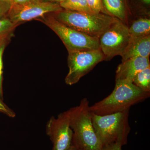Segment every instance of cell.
I'll return each mask as SVG.
<instances>
[{
  "label": "cell",
  "instance_id": "9a60e30c",
  "mask_svg": "<svg viewBox=\"0 0 150 150\" xmlns=\"http://www.w3.org/2000/svg\"><path fill=\"white\" fill-rule=\"evenodd\" d=\"M133 83L143 90L150 91V67L137 74L134 76Z\"/></svg>",
  "mask_w": 150,
  "mask_h": 150
},
{
  "label": "cell",
  "instance_id": "52a82bcc",
  "mask_svg": "<svg viewBox=\"0 0 150 150\" xmlns=\"http://www.w3.org/2000/svg\"><path fill=\"white\" fill-rule=\"evenodd\" d=\"M129 27L117 19L99 38L100 47L105 60L109 61L116 56H121L130 39Z\"/></svg>",
  "mask_w": 150,
  "mask_h": 150
},
{
  "label": "cell",
  "instance_id": "5b68a950",
  "mask_svg": "<svg viewBox=\"0 0 150 150\" xmlns=\"http://www.w3.org/2000/svg\"><path fill=\"white\" fill-rule=\"evenodd\" d=\"M46 25L58 35L68 52L100 49L99 38L73 29L60 22L51 13L37 19Z\"/></svg>",
  "mask_w": 150,
  "mask_h": 150
},
{
  "label": "cell",
  "instance_id": "9c48e42d",
  "mask_svg": "<svg viewBox=\"0 0 150 150\" xmlns=\"http://www.w3.org/2000/svg\"><path fill=\"white\" fill-rule=\"evenodd\" d=\"M46 132L53 143L52 150H68L72 144L73 134L68 111L57 117H51L46 124Z\"/></svg>",
  "mask_w": 150,
  "mask_h": 150
},
{
  "label": "cell",
  "instance_id": "7c38bea8",
  "mask_svg": "<svg viewBox=\"0 0 150 150\" xmlns=\"http://www.w3.org/2000/svg\"><path fill=\"white\" fill-rule=\"evenodd\" d=\"M108 13L125 23L127 21L128 8L126 0H102Z\"/></svg>",
  "mask_w": 150,
  "mask_h": 150
},
{
  "label": "cell",
  "instance_id": "3957f363",
  "mask_svg": "<svg viewBox=\"0 0 150 150\" xmlns=\"http://www.w3.org/2000/svg\"><path fill=\"white\" fill-rule=\"evenodd\" d=\"M51 14L68 27L98 38L117 19L104 13H87L64 9Z\"/></svg>",
  "mask_w": 150,
  "mask_h": 150
},
{
  "label": "cell",
  "instance_id": "5bb4252c",
  "mask_svg": "<svg viewBox=\"0 0 150 150\" xmlns=\"http://www.w3.org/2000/svg\"><path fill=\"white\" fill-rule=\"evenodd\" d=\"M59 4L64 9L79 12L93 13L90 8L87 0H65Z\"/></svg>",
  "mask_w": 150,
  "mask_h": 150
},
{
  "label": "cell",
  "instance_id": "4fadbf2b",
  "mask_svg": "<svg viewBox=\"0 0 150 150\" xmlns=\"http://www.w3.org/2000/svg\"><path fill=\"white\" fill-rule=\"evenodd\" d=\"M131 37H145L150 35V20L147 18H140L133 23L129 27Z\"/></svg>",
  "mask_w": 150,
  "mask_h": 150
},
{
  "label": "cell",
  "instance_id": "8fae6325",
  "mask_svg": "<svg viewBox=\"0 0 150 150\" xmlns=\"http://www.w3.org/2000/svg\"><path fill=\"white\" fill-rule=\"evenodd\" d=\"M150 35L145 37H130L128 46L121 55L122 62L136 57H149Z\"/></svg>",
  "mask_w": 150,
  "mask_h": 150
},
{
  "label": "cell",
  "instance_id": "277c9868",
  "mask_svg": "<svg viewBox=\"0 0 150 150\" xmlns=\"http://www.w3.org/2000/svg\"><path fill=\"white\" fill-rule=\"evenodd\" d=\"M130 109L104 115L91 113L93 125L103 146L112 143L126 145L131 131L129 123Z\"/></svg>",
  "mask_w": 150,
  "mask_h": 150
},
{
  "label": "cell",
  "instance_id": "cb8c5ba5",
  "mask_svg": "<svg viewBox=\"0 0 150 150\" xmlns=\"http://www.w3.org/2000/svg\"><path fill=\"white\" fill-rule=\"evenodd\" d=\"M141 1L145 5L149 6L150 4V0H141Z\"/></svg>",
  "mask_w": 150,
  "mask_h": 150
},
{
  "label": "cell",
  "instance_id": "d4e9b609",
  "mask_svg": "<svg viewBox=\"0 0 150 150\" xmlns=\"http://www.w3.org/2000/svg\"><path fill=\"white\" fill-rule=\"evenodd\" d=\"M67 150H79L77 149L75 146H74V145H71V146L69 148V149H68Z\"/></svg>",
  "mask_w": 150,
  "mask_h": 150
},
{
  "label": "cell",
  "instance_id": "ba28073f",
  "mask_svg": "<svg viewBox=\"0 0 150 150\" xmlns=\"http://www.w3.org/2000/svg\"><path fill=\"white\" fill-rule=\"evenodd\" d=\"M62 9L58 3L43 0H30L21 4L11 5L7 17L14 24L20 25Z\"/></svg>",
  "mask_w": 150,
  "mask_h": 150
},
{
  "label": "cell",
  "instance_id": "ffe728a7",
  "mask_svg": "<svg viewBox=\"0 0 150 150\" xmlns=\"http://www.w3.org/2000/svg\"><path fill=\"white\" fill-rule=\"evenodd\" d=\"M11 4L0 0V18L7 16Z\"/></svg>",
  "mask_w": 150,
  "mask_h": 150
},
{
  "label": "cell",
  "instance_id": "484cf974",
  "mask_svg": "<svg viewBox=\"0 0 150 150\" xmlns=\"http://www.w3.org/2000/svg\"><path fill=\"white\" fill-rule=\"evenodd\" d=\"M2 1H5L6 2L8 3L9 4H11V5L12 4L13 0H2Z\"/></svg>",
  "mask_w": 150,
  "mask_h": 150
},
{
  "label": "cell",
  "instance_id": "ac0fdd59",
  "mask_svg": "<svg viewBox=\"0 0 150 150\" xmlns=\"http://www.w3.org/2000/svg\"><path fill=\"white\" fill-rule=\"evenodd\" d=\"M87 1L90 8L93 13L109 15L103 6L102 0H87Z\"/></svg>",
  "mask_w": 150,
  "mask_h": 150
},
{
  "label": "cell",
  "instance_id": "7402d4cb",
  "mask_svg": "<svg viewBox=\"0 0 150 150\" xmlns=\"http://www.w3.org/2000/svg\"><path fill=\"white\" fill-rule=\"evenodd\" d=\"M30 0H13L12 5L21 4L28 1Z\"/></svg>",
  "mask_w": 150,
  "mask_h": 150
},
{
  "label": "cell",
  "instance_id": "d6986e66",
  "mask_svg": "<svg viewBox=\"0 0 150 150\" xmlns=\"http://www.w3.org/2000/svg\"><path fill=\"white\" fill-rule=\"evenodd\" d=\"M0 113L5 114L11 118H15L16 115L15 112L8 107L0 98Z\"/></svg>",
  "mask_w": 150,
  "mask_h": 150
},
{
  "label": "cell",
  "instance_id": "44dd1931",
  "mask_svg": "<svg viewBox=\"0 0 150 150\" xmlns=\"http://www.w3.org/2000/svg\"><path fill=\"white\" fill-rule=\"evenodd\" d=\"M122 146L119 143H112L103 146L101 150H122Z\"/></svg>",
  "mask_w": 150,
  "mask_h": 150
},
{
  "label": "cell",
  "instance_id": "603a6c76",
  "mask_svg": "<svg viewBox=\"0 0 150 150\" xmlns=\"http://www.w3.org/2000/svg\"><path fill=\"white\" fill-rule=\"evenodd\" d=\"M43 1H46L50 2L58 3L60 4V3L64 1L65 0H43Z\"/></svg>",
  "mask_w": 150,
  "mask_h": 150
},
{
  "label": "cell",
  "instance_id": "e0dca14e",
  "mask_svg": "<svg viewBox=\"0 0 150 150\" xmlns=\"http://www.w3.org/2000/svg\"><path fill=\"white\" fill-rule=\"evenodd\" d=\"M18 25L13 23L7 16L0 18V38L13 32Z\"/></svg>",
  "mask_w": 150,
  "mask_h": 150
},
{
  "label": "cell",
  "instance_id": "2e32d148",
  "mask_svg": "<svg viewBox=\"0 0 150 150\" xmlns=\"http://www.w3.org/2000/svg\"><path fill=\"white\" fill-rule=\"evenodd\" d=\"M13 35V32H12L0 38V98L3 100H4L3 89V56L5 48Z\"/></svg>",
  "mask_w": 150,
  "mask_h": 150
},
{
  "label": "cell",
  "instance_id": "30bf717a",
  "mask_svg": "<svg viewBox=\"0 0 150 150\" xmlns=\"http://www.w3.org/2000/svg\"><path fill=\"white\" fill-rule=\"evenodd\" d=\"M149 67V57H136L128 59L118 65L116 71L115 81L133 83L137 74Z\"/></svg>",
  "mask_w": 150,
  "mask_h": 150
},
{
  "label": "cell",
  "instance_id": "7a4b0ae2",
  "mask_svg": "<svg viewBox=\"0 0 150 150\" xmlns=\"http://www.w3.org/2000/svg\"><path fill=\"white\" fill-rule=\"evenodd\" d=\"M87 98L67 110L73 134L72 145L79 150H101L103 146L94 129Z\"/></svg>",
  "mask_w": 150,
  "mask_h": 150
},
{
  "label": "cell",
  "instance_id": "8992f818",
  "mask_svg": "<svg viewBox=\"0 0 150 150\" xmlns=\"http://www.w3.org/2000/svg\"><path fill=\"white\" fill-rule=\"evenodd\" d=\"M104 60V56L100 49L69 52V72L65 78V82L69 86L76 83L81 78Z\"/></svg>",
  "mask_w": 150,
  "mask_h": 150
},
{
  "label": "cell",
  "instance_id": "6da1fadb",
  "mask_svg": "<svg viewBox=\"0 0 150 150\" xmlns=\"http://www.w3.org/2000/svg\"><path fill=\"white\" fill-rule=\"evenodd\" d=\"M150 96V91L141 89L133 83L115 81L112 92L104 99L90 106V111L100 115L123 112L144 101Z\"/></svg>",
  "mask_w": 150,
  "mask_h": 150
}]
</instances>
